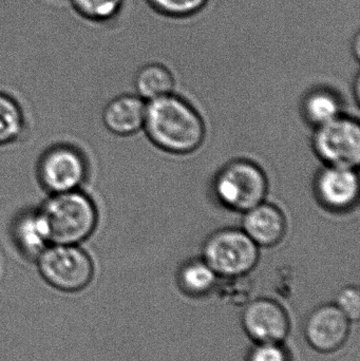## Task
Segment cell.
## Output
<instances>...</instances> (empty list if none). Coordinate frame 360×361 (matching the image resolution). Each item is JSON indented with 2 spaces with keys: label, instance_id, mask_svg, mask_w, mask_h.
<instances>
[{
  "label": "cell",
  "instance_id": "obj_1",
  "mask_svg": "<svg viewBox=\"0 0 360 361\" xmlns=\"http://www.w3.org/2000/svg\"><path fill=\"white\" fill-rule=\"evenodd\" d=\"M143 129L156 147L181 156L199 149L206 135L200 114L173 93L148 102Z\"/></svg>",
  "mask_w": 360,
  "mask_h": 361
},
{
  "label": "cell",
  "instance_id": "obj_2",
  "mask_svg": "<svg viewBox=\"0 0 360 361\" xmlns=\"http://www.w3.org/2000/svg\"><path fill=\"white\" fill-rule=\"evenodd\" d=\"M38 207L52 244L82 245L99 224L97 203L82 189L49 195Z\"/></svg>",
  "mask_w": 360,
  "mask_h": 361
},
{
  "label": "cell",
  "instance_id": "obj_3",
  "mask_svg": "<svg viewBox=\"0 0 360 361\" xmlns=\"http://www.w3.org/2000/svg\"><path fill=\"white\" fill-rule=\"evenodd\" d=\"M35 263L42 279L65 294L82 292L94 278V262L80 245L51 244Z\"/></svg>",
  "mask_w": 360,
  "mask_h": 361
},
{
  "label": "cell",
  "instance_id": "obj_4",
  "mask_svg": "<svg viewBox=\"0 0 360 361\" xmlns=\"http://www.w3.org/2000/svg\"><path fill=\"white\" fill-rule=\"evenodd\" d=\"M213 191L222 205L244 214L266 200L268 177L256 163L235 160L217 173Z\"/></svg>",
  "mask_w": 360,
  "mask_h": 361
},
{
  "label": "cell",
  "instance_id": "obj_5",
  "mask_svg": "<svg viewBox=\"0 0 360 361\" xmlns=\"http://www.w3.org/2000/svg\"><path fill=\"white\" fill-rule=\"evenodd\" d=\"M90 173L85 152L70 143L49 146L38 158L36 178L48 195L82 189Z\"/></svg>",
  "mask_w": 360,
  "mask_h": 361
},
{
  "label": "cell",
  "instance_id": "obj_6",
  "mask_svg": "<svg viewBox=\"0 0 360 361\" xmlns=\"http://www.w3.org/2000/svg\"><path fill=\"white\" fill-rule=\"evenodd\" d=\"M202 258L220 277H244L257 265L259 246L243 229H221L204 242Z\"/></svg>",
  "mask_w": 360,
  "mask_h": 361
},
{
  "label": "cell",
  "instance_id": "obj_7",
  "mask_svg": "<svg viewBox=\"0 0 360 361\" xmlns=\"http://www.w3.org/2000/svg\"><path fill=\"white\" fill-rule=\"evenodd\" d=\"M312 143L327 166L356 169L359 165L360 126L355 118L340 116L317 127Z\"/></svg>",
  "mask_w": 360,
  "mask_h": 361
},
{
  "label": "cell",
  "instance_id": "obj_8",
  "mask_svg": "<svg viewBox=\"0 0 360 361\" xmlns=\"http://www.w3.org/2000/svg\"><path fill=\"white\" fill-rule=\"evenodd\" d=\"M247 334L257 343H281L290 333V318L283 305L268 298L251 301L242 314Z\"/></svg>",
  "mask_w": 360,
  "mask_h": 361
},
{
  "label": "cell",
  "instance_id": "obj_9",
  "mask_svg": "<svg viewBox=\"0 0 360 361\" xmlns=\"http://www.w3.org/2000/svg\"><path fill=\"white\" fill-rule=\"evenodd\" d=\"M314 191L325 209L348 212L359 201V179L356 169L325 166L317 173Z\"/></svg>",
  "mask_w": 360,
  "mask_h": 361
},
{
  "label": "cell",
  "instance_id": "obj_10",
  "mask_svg": "<svg viewBox=\"0 0 360 361\" xmlns=\"http://www.w3.org/2000/svg\"><path fill=\"white\" fill-rule=\"evenodd\" d=\"M351 322L335 303L316 307L309 315L304 334L311 347L321 353L342 348L350 334Z\"/></svg>",
  "mask_w": 360,
  "mask_h": 361
},
{
  "label": "cell",
  "instance_id": "obj_11",
  "mask_svg": "<svg viewBox=\"0 0 360 361\" xmlns=\"http://www.w3.org/2000/svg\"><path fill=\"white\" fill-rule=\"evenodd\" d=\"M8 235L15 250L29 262H36L42 252L52 244L38 206L19 210L11 221Z\"/></svg>",
  "mask_w": 360,
  "mask_h": 361
},
{
  "label": "cell",
  "instance_id": "obj_12",
  "mask_svg": "<svg viewBox=\"0 0 360 361\" xmlns=\"http://www.w3.org/2000/svg\"><path fill=\"white\" fill-rule=\"evenodd\" d=\"M147 103L139 95L122 94L110 99L101 112L104 126L112 135L129 137L144 128Z\"/></svg>",
  "mask_w": 360,
  "mask_h": 361
},
{
  "label": "cell",
  "instance_id": "obj_13",
  "mask_svg": "<svg viewBox=\"0 0 360 361\" xmlns=\"http://www.w3.org/2000/svg\"><path fill=\"white\" fill-rule=\"evenodd\" d=\"M242 229L259 247H272L285 238L287 219L280 208L262 202L244 212Z\"/></svg>",
  "mask_w": 360,
  "mask_h": 361
},
{
  "label": "cell",
  "instance_id": "obj_14",
  "mask_svg": "<svg viewBox=\"0 0 360 361\" xmlns=\"http://www.w3.org/2000/svg\"><path fill=\"white\" fill-rule=\"evenodd\" d=\"M342 99L333 90L328 88L311 91L302 104L304 118L315 128L342 116Z\"/></svg>",
  "mask_w": 360,
  "mask_h": 361
},
{
  "label": "cell",
  "instance_id": "obj_15",
  "mask_svg": "<svg viewBox=\"0 0 360 361\" xmlns=\"http://www.w3.org/2000/svg\"><path fill=\"white\" fill-rule=\"evenodd\" d=\"M175 78L168 68L158 63L143 66L135 74V88L144 101L150 102L173 93Z\"/></svg>",
  "mask_w": 360,
  "mask_h": 361
},
{
  "label": "cell",
  "instance_id": "obj_16",
  "mask_svg": "<svg viewBox=\"0 0 360 361\" xmlns=\"http://www.w3.org/2000/svg\"><path fill=\"white\" fill-rule=\"evenodd\" d=\"M219 276L204 259H192L184 263L178 274L182 290L192 296H200L211 292L217 286Z\"/></svg>",
  "mask_w": 360,
  "mask_h": 361
},
{
  "label": "cell",
  "instance_id": "obj_17",
  "mask_svg": "<svg viewBox=\"0 0 360 361\" xmlns=\"http://www.w3.org/2000/svg\"><path fill=\"white\" fill-rule=\"evenodd\" d=\"M25 128L27 124L20 104L12 95L0 91V146L20 141Z\"/></svg>",
  "mask_w": 360,
  "mask_h": 361
},
{
  "label": "cell",
  "instance_id": "obj_18",
  "mask_svg": "<svg viewBox=\"0 0 360 361\" xmlns=\"http://www.w3.org/2000/svg\"><path fill=\"white\" fill-rule=\"evenodd\" d=\"M74 12L92 23H106L118 16L124 0H70Z\"/></svg>",
  "mask_w": 360,
  "mask_h": 361
},
{
  "label": "cell",
  "instance_id": "obj_19",
  "mask_svg": "<svg viewBox=\"0 0 360 361\" xmlns=\"http://www.w3.org/2000/svg\"><path fill=\"white\" fill-rule=\"evenodd\" d=\"M209 0H148L150 6L161 14L182 18L200 12Z\"/></svg>",
  "mask_w": 360,
  "mask_h": 361
},
{
  "label": "cell",
  "instance_id": "obj_20",
  "mask_svg": "<svg viewBox=\"0 0 360 361\" xmlns=\"http://www.w3.org/2000/svg\"><path fill=\"white\" fill-rule=\"evenodd\" d=\"M335 305L351 322L360 317V293L357 286H347L338 293Z\"/></svg>",
  "mask_w": 360,
  "mask_h": 361
},
{
  "label": "cell",
  "instance_id": "obj_21",
  "mask_svg": "<svg viewBox=\"0 0 360 361\" xmlns=\"http://www.w3.org/2000/svg\"><path fill=\"white\" fill-rule=\"evenodd\" d=\"M249 361H290L281 343H257L249 352Z\"/></svg>",
  "mask_w": 360,
  "mask_h": 361
},
{
  "label": "cell",
  "instance_id": "obj_22",
  "mask_svg": "<svg viewBox=\"0 0 360 361\" xmlns=\"http://www.w3.org/2000/svg\"><path fill=\"white\" fill-rule=\"evenodd\" d=\"M353 51H354L355 56L356 59H359V52H360V38L359 33H357L355 35L354 40H353Z\"/></svg>",
  "mask_w": 360,
  "mask_h": 361
}]
</instances>
